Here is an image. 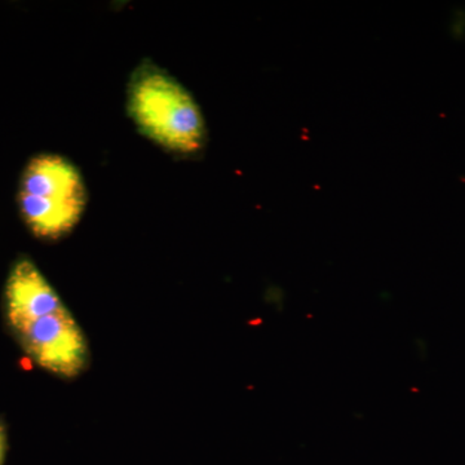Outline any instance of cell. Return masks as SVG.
I'll return each instance as SVG.
<instances>
[{"instance_id":"cell-4","label":"cell","mask_w":465,"mask_h":465,"mask_svg":"<svg viewBox=\"0 0 465 465\" xmlns=\"http://www.w3.org/2000/svg\"><path fill=\"white\" fill-rule=\"evenodd\" d=\"M5 454V432L2 423H0V465L3 463Z\"/></svg>"},{"instance_id":"cell-1","label":"cell","mask_w":465,"mask_h":465,"mask_svg":"<svg viewBox=\"0 0 465 465\" xmlns=\"http://www.w3.org/2000/svg\"><path fill=\"white\" fill-rule=\"evenodd\" d=\"M127 112L146 139L173 154L191 157L204 148L206 124L197 101L153 61L134 67L127 84Z\"/></svg>"},{"instance_id":"cell-2","label":"cell","mask_w":465,"mask_h":465,"mask_svg":"<svg viewBox=\"0 0 465 465\" xmlns=\"http://www.w3.org/2000/svg\"><path fill=\"white\" fill-rule=\"evenodd\" d=\"M88 193L84 176L70 159L41 153L29 159L18 183L17 204L34 235L54 241L81 222Z\"/></svg>"},{"instance_id":"cell-3","label":"cell","mask_w":465,"mask_h":465,"mask_svg":"<svg viewBox=\"0 0 465 465\" xmlns=\"http://www.w3.org/2000/svg\"><path fill=\"white\" fill-rule=\"evenodd\" d=\"M8 326L27 357L51 374L75 378L87 366V341L65 304Z\"/></svg>"}]
</instances>
